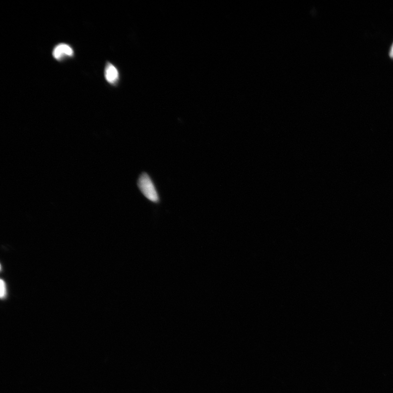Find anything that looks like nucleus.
I'll use <instances>...</instances> for the list:
<instances>
[{
  "label": "nucleus",
  "mask_w": 393,
  "mask_h": 393,
  "mask_svg": "<svg viewBox=\"0 0 393 393\" xmlns=\"http://www.w3.org/2000/svg\"><path fill=\"white\" fill-rule=\"evenodd\" d=\"M138 185L141 193L146 198L154 203L159 201L157 191L148 175L146 173L141 174L138 180Z\"/></svg>",
  "instance_id": "f257e3e1"
},
{
  "label": "nucleus",
  "mask_w": 393,
  "mask_h": 393,
  "mask_svg": "<svg viewBox=\"0 0 393 393\" xmlns=\"http://www.w3.org/2000/svg\"><path fill=\"white\" fill-rule=\"evenodd\" d=\"M74 52L67 44H59L54 48L53 51V56L55 59L61 60L66 57H71L73 56Z\"/></svg>",
  "instance_id": "f03ea898"
},
{
  "label": "nucleus",
  "mask_w": 393,
  "mask_h": 393,
  "mask_svg": "<svg viewBox=\"0 0 393 393\" xmlns=\"http://www.w3.org/2000/svg\"><path fill=\"white\" fill-rule=\"evenodd\" d=\"M105 75L106 80L109 84H116L119 79L118 69L111 63H108L105 68Z\"/></svg>",
  "instance_id": "7ed1b4c3"
},
{
  "label": "nucleus",
  "mask_w": 393,
  "mask_h": 393,
  "mask_svg": "<svg viewBox=\"0 0 393 393\" xmlns=\"http://www.w3.org/2000/svg\"><path fill=\"white\" fill-rule=\"evenodd\" d=\"M6 293V286H5V282L1 280V284H0V296H1V298H4Z\"/></svg>",
  "instance_id": "20e7f679"
},
{
  "label": "nucleus",
  "mask_w": 393,
  "mask_h": 393,
  "mask_svg": "<svg viewBox=\"0 0 393 393\" xmlns=\"http://www.w3.org/2000/svg\"><path fill=\"white\" fill-rule=\"evenodd\" d=\"M390 57L393 59V45L392 47L391 50L390 52Z\"/></svg>",
  "instance_id": "39448f33"
}]
</instances>
